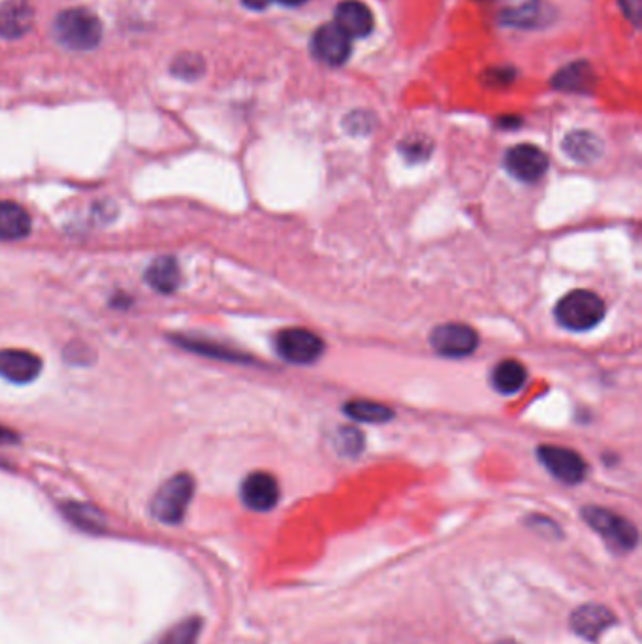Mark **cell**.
<instances>
[{
  "mask_svg": "<svg viewBox=\"0 0 642 644\" xmlns=\"http://www.w3.org/2000/svg\"><path fill=\"white\" fill-rule=\"evenodd\" d=\"M607 307L592 290H571L556 306V321L571 332H588L605 319Z\"/></svg>",
  "mask_w": 642,
  "mask_h": 644,
  "instance_id": "cell-1",
  "label": "cell"
},
{
  "mask_svg": "<svg viewBox=\"0 0 642 644\" xmlns=\"http://www.w3.org/2000/svg\"><path fill=\"white\" fill-rule=\"evenodd\" d=\"M53 33L65 48L87 51L100 44L102 23L93 12L85 8H70L57 16Z\"/></svg>",
  "mask_w": 642,
  "mask_h": 644,
  "instance_id": "cell-2",
  "label": "cell"
},
{
  "mask_svg": "<svg viewBox=\"0 0 642 644\" xmlns=\"http://www.w3.org/2000/svg\"><path fill=\"white\" fill-rule=\"evenodd\" d=\"M194 496V479L189 473H177L162 484L151 501L153 516L168 526L181 524Z\"/></svg>",
  "mask_w": 642,
  "mask_h": 644,
  "instance_id": "cell-3",
  "label": "cell"
},
{
  "mask_svg": "<svg viewBox=\"0 0 642 644\" xmlns=\"http://www.w3.org/2000/svg\"><path fill=\"white\" fill-rule=\"evenodd\" d=\"M582 518L588 522L592 530L599 533L601 537H605L612 547L622 552H629L637 547L639 532L624 516L616 515L609 509L590 505L582 509Z\"/></svg>",
  "mask_w": 642,
  "mask_h": 644,
  "instance_id": "cell-4",
  "label": "cell"
},
{
  "mask_svg": "<svg viewBox=\"0 0 642 644\" xmlns=\"http://www.w3.org/2000/svg\"><path fill=\"white\" fill-rule=\"evenodd\" d=\"M275 349L290 364L309 366L324 353V341L315 332L305 328H289L277 334Z\"/></svg>",
  "mask_w": 642,
  "mask_h": 644,
  "instance_id": "cell-5",
  "label": "cell"
},
{
  "mask_svg": "<svg viewBox=\"0 0 642 644\" xmlns=\"http://www.w3.org/2000/svg\"><path fill=\"white\" fill-rule=\"evenodd\" d=\"M430 345L437 355L464 358L473 355L479 347V334L464 322H447L434 328L430 334Z\"/></svg>",
  "mask_w": 642,
  "mask_h": 644,
  "instance_id": "cell-6",
  "label": "cell"
},
{
  "mask_svg": "<svg viewBox=\"0 0 642 644\" xmlns=\"http://www.w3.org/2000/svg\"><path fill=\"white\" fill-rule=\"evenodd\" d=\"M537 454L541 464L558 481L565 484H578L586 479L588 464L573 449L560 447V445H541Z\"/></svg>",
  "mask_w": 642,
  "mask_h": 644,
  "instance_id": "cell-7",
  "label": "cell"
},
{
  "mask_svg": "<svg viewBox=\"0 0 642 644\" xmlns=\"http://www.w3.org/2000/svg\"><path fill=\"white\" fill-rule=\"evenodd\" d=\"M548 157L537 145H514L505 155L507 172L524 183H535L543 178L548 170Z\"/></svg>",
  "mask_w": 642,
  "mask_h": 644,
  "instance_id": "cell-8",
  "label": "cell"
},
{
  "mask_svg": "<svg viewBox=\"0 0 642 644\" xmlns=\"http://www.w3.org/2000/svg\"><path fill=\"white\" fill-rule=\"evenodd\" d=\"M279 496H281L279 483L272 473L255 471L247 475L245 481L241 483V500L249 509L258 513L272 511L279 501Z\"/></svg>",
  "mask_w": 642,
  "mask_h": 644,
  "instance_id": "cell-9",
  "label": "cell"
},
{
  "mask_svg": "<svg viewBox=\"0 0 642 644\" xmlns=\"http://www.w3.org/2000/svg\"><path fill=\"white\" fill-rule=\"evenodd\" d=\"M42 371V360L40 356L34 355L25 349H2L0 351V377L16 383V385H27L33 383L34 379Z\"/></svg>",
  "mask_w": 642,
  "mask_h": 644,
  "instance_id": "cell-10",
  "label": "cell"
},
{
  "mask_svg": "<svg viewBox=\"0 0 642 644\" xmlns=\"http://www.w3.org/2000/svg\"><path fill=\"white\" fill-rule=\"evenodd\" d=\"M313 51L326 65H343L351 55V38L339 29L336 23L322 25L313 34Z\"/></svg>",
  "mask_w": 642,
  "mask_h": 644,
  "instance_id": "cell-11",
  "label": "cell"
},
{
  "mask_svg": "<svg viewBox=\"0 0 642 644\" xmlns=\"http://www.w3.org/2000/svg\"><path fill=\"white\" fill-rule=\"evenodd\" d=\"M34 10L27 0H8L0 6V36L16 40L33 29Z\"/></svg>",
  "mask_w": 642,
  "mask_h": 644,
  "instance_id": "cell-12",
  "label": "cell"
},
{
  "mask_svg": "<svg viewBox=\"0 0 642 644\" xmlns=\"http://www.w3.org/2000/svg\"><path fill=\"white\" fill-rule=\"evenodd\" d=\"M336 25L349 38H366L373 31V14L360 0H343L336 10Z\"/></svg>",
  "mask_w": 642,
  "mask_h": 644,
  "instance_id": "cell-13",
  "label": "cell"
},
{
  "mask_svg": "<svg viewBox=\"0 0 642 644\" xmlns=\"http://www.w3.org/2000/svg\"><path fill=\"white\" fill-rule=\"evenodd\" d=\"M614 624V614L603 607V605H584L577 611L573 612L571 626L577 631V635L588 639V641H597L605 629Z\"/></svg>",
  "mask_w": 642,
  "mask_h": 644,
  "instance_id": "cell-14",
  "label": "cell"
},
{
  "mask_svg": "<svg viewBox=\"0 0 642 644\" xmlns=\"http://www.w3.org/2000/svg\"><path fill=\"white\" fill-rule=\"evenodd\" d=\"M29 211L12 200H0V240H21L31 234Z\"/></svg>",
  "mask_w": 642,
  "mask_h": 644,
  "instance_id": "cell-15",
  "label": "cell"
},
{
  "mask_svg": "<svg viewBox=\"0 0 642 644\" xmlns=\"http://www.w3.org/2000/svg\"><path fill=\"white\" fill-rule=\"evenodd\" d=\"M603 142L601 138L590 130H575L565 136L563 151L569 159L580 164H592L603 155Z\"/></svg>",
  "mask_w": 642,
  "mask_h": 644,
  "instance_id": "cell-16",
  "label": "cell"
},
{
  "mask_svg": "<svg viewBox=\"0 0 642 644\" xmlns=\"http://www.w3.org/2000/svg\"><path fill=\"white\" fill-rule=\"evenodd\" d=\"M147 285L161 294L176 292L181 283V272L174 257H157L145 270Z\"/></svg>",
  "mask_w": 642,
  "mask_h": 644,
  "instance_id": "cell-17",
  "label": "cell"
},
{
  "mask_svg": "<svg viewBox=\"0 0 642 644\" xmlns=\"http://www.w3.org/2000/svg\"><path fill=\"white\" fill-rule=\"evenodd\" d=\"M490 381H492V387L496 388L499 394L513 396V394H518L526 385L528 370L518 360L509 358V360L499 362L498 366L494 368Z\"/></svg>",
  "mask_w": 642,
  "mask_h": 644,
  "instance_id": "cell-18",
  "label": "cell"
},
{
  "mask_svg": "<svg viewBox=\"0 0 642 644\" xmlns=\"http://www.w3.org/2000/svg\"><path fill=\"white\" fill-rule=\"evenodd\" d=\"M552 85L560 91H571V93H590L595 85V76L592 66L588 63H573L565 66L556 74Z\"/></svg>",
  "mask_w": 642,
  "mask_h": 644,
  "instance_id": "cell-19",
  "label": "cell"
},
{
  "mask_svg": "<svg viewBox=\"0 0 642 644\" xmlns=\"http://www.w3.org/2000/svg\"><path fill=\"white\" fill-rule=\"evenodd\" d=\"M343 411L347 417L364 422V424H385L388 420L394 419V411L383 403L368 402V400H353L343 405Z\"/></svg>",
  "mask_w": 642,
  "mask_h": 644,
  "instance_id": "cell-20",
  "label": "cell"
},
{
  "mask_svg": "<svg viewBox=\"0 0 642 644\" xmlns=\"http://www.w3.org/2000/svg\"><path fill=\"white\" fill-rule=\"evenodd\" d=\"M65 511L66 518L78 526L80 530H85L89 533H98L104 530V516L98 513V509L91 507V505H85V503H66L63 507Z\"/></svg>",
  "mask_w": 642,
  "mask_h": 644,
  "instance_id": "cell-21",
  "label": "cell"
},
{
  "mask_svg": "<svg viewBox=\"0 0 642 644\" xmlns=\"http://www.w3.org/2000/svg\"><path fill=\"white\" fill-rule=\"evenodd\" d=\"M202 626L204 622L200 616H189L177 622L176 626H172L168 631H164L155 644H196Z\"/></svg>",
  "mask_w": 642,
  "mask_h": 644,
  "instance_id": "cell-22",
  "label": "cell"
},
{
  "mask_svg": "<svg viewBox=\"0 0 642 644\" xmlns=\"http://www.w3.org/2000/svg\"><path fill=\"white\" fill-rule=\"evenodd\" d=\"M545 16L541 10V4L535 0H528L524 4H518L514 8H509L503 12V23L511 25V27H537L541 23V17Z\"/></svg>",
  "mask_w": 642,
  "mask_h": 644,
  "instance_id": "cell-23",
  "label": "cell"
},
{
  "mask_svg": "<svg viewBox=\"0 0 642 644\" xmlns=\"http://www.w3.org/2000/svg\"><path fill=\"white\" fill-rule=\"evenodd\" d=\"M177 343L189 351H194L198 355L213 356V358H223V360H232V362H243V360H249L247 356L240 355L236 351H230L226 347H221L217 343H211V341H204V339L198 338H177Z\"/></svg>",
  "mask_w": 642,
  "mask_h": 644,
  "instance_id": "cell-24",
  "label": "cell"
},
{
  "mask_svg": "<svg viewBox=\"0 0 642 644\" xmlns=\"http://www.w3.org/2000/svg\"><path fill=\"white\" fill-rule=\"evenodd\" d=\"M364 447H366V439L358 428L347 426V428H341L336 435V449L341 456L356 458L360 452L364 451Z\"/></svg>",
  "mask_w": 642,
  "mask_h": 644,
  "instance_id": "cell-25",
  "label": "cell"
},
{
  "mask_svg": "<svg viewBox=\"0 0 642 644\" xmlns=\"http://www.w3.org/2000/svg\"><path fill=\"white\" fill-rule=\"evenodd\" d=\"M204 70H206L204 59L196 53H183L172 63V74L183 80H196L204 74Z\"/></svg>",
  "mask_w": 642,
  "mask_h": 644,
  "instance_id": "cell-26",
  "label": "cell"
},
{
  "mask_svg": "<svg viewBox=\"0 0 642 644\" xmlns=\"http://www.w3.org/2000/svg\"><path fill=\"white\" fill-rule=\"evenodd\" d=\"M400 151H402L405 161L418 164V162H424L430 159V155H432V144H430V140H424V138H413V140L403 142L400 145Z\"/></svg>",
  "mask_w": 642,
  "mask_h": 644,
  "instance_id": "cell-27",
  "label": "cell"
},
{
  "mask_svg": "<svg viewBox=\"0 0 642 644\" xmlns=\"http://www.w3.org/2000/svg\"><path fill=\"white\" fill-rule=\"evenodd\" d=\"M345 129L349 130L353 136L368 134L373 129V117L366 112L351 113L345 121Z\"/></svg>",
  "mask_w": 642,
  "mask_h": 644,
  "instance_id": "cell-28",
  "label": "cell"
},
{
  "mask_svg": "<svg viewBox=\"0 0 642 644\" xmlns=\"http://www.w3.org/2000/svg\"><path fill=\"white\" fill-rule=\"evenodd\" d=\"M531 524H533V528H535V530H539V532L546 530L550 535L554 532L560 533V530L556 528V524H554L552 520L545 518V516H531Z\"/></svg>",
  "mask_w": 642,
  "mask_h": 644,
  "instance_id": "cell-29",
  "label": "cell"
},
{
  "mask_svg": "<svg viewBox=\"0 0 642 644\" xmlns=\"http://www.w3.org/2000/svg\"><path fill=\"white\" fill-rule=\"evenodd\" d=\"M624 12L627 17L633 19V23H639V16H641V0H622Z\"/></svg>",
  "mask_w": 642,
  "mask_h": 644,
  "instance_id": "cell-30",
  "label": "cell"
},
{
  "mask_svg": "<svg viewBox=\"0 0 642 644\" xmlns=\"http://www.w3.org/2000/svg\"><path fill=\"white\" fill-rule=\"evenodd\" d=\"M16 441H19V435L16 432H12L6 426H0V445H12Z\"/></svg>",
  "mask_w": 642,
  "mask_h": 644,
  "instance_id": "cell-31",
  "label": "cell"
},
{
  "mask_svg": "<svg viewBox=\"0 0 642 644\" xmlns=\"http://www.w3.org/2000/svg\"><path fill=\"white\" fill-rule=\"evenodd\" d=\"M270 2H272V0H243V4H245L247 8H251V10H264V8H268V6H270Z\"/></svg>",
  "mask_w": 642,
  "mask_h": 644,
  "instance_id": "cell-32",
  "label": "cell"
},
{
  "mask_svg": "<svg viewBox=\"0 0 642 644\" xmlns=\"http://www.w3.org/2000/svg\"><path fill=\"white\" fill-rule=\"evenodd\" d=\"M279 2L285 4V6H300V4H304L307 0H279Z\"/></svg>",
  "mask_w": 642,
  "mask_h": 644,
  "instance_id": "cell-33",
  "label": "cell"
},
{
  "mask_svg": "<svg viewBox=\"0 0 642 644\" xmlns=\"http://www.w3.org/2000/svg\"><path fill=\"white\" fill-rule=\"evenodd\" d=\"M499 644H514V643H499Z\"/></svg>",
  "mask_w": 642,
  "mask_h": 644,
  "instance_id": "cell-34",
  "label": "cell"
}]
</instances>
